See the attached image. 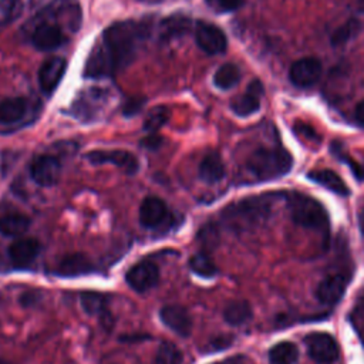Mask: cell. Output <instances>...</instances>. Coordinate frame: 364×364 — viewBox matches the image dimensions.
Returning a JSON list of instances; mask_svg holds the SVG:
<instances>
[{
    "mask_svg": "<svg viewBox=\"0 0 364 364\" xmlns=\"http://www.w3.org/2000/svg\"><path fill=\"white\" fill-rule=\"evenodd\" d=\"M145 33V26L132 20L117 21L107 27L101 41L92 47L85 61L84 77L105 78L131 64Z\"/></svg>",
    "mask_w": 364,
    "mask_h": 364,
    "instance_id": "1",
    "label": "cell"
},
{
    "mask_svg": "<svg viewBox=\"0 0 364 364\" xmlns=\"http://www.w3.org/2000/svg\"><path fill=\"white\" fill-rule=\"evenodd\" d=\"M293 165L291 155L283 148H259L247 159V169L259 179H276L284 176Z\"/></svg>",
    "mask_w": 364,
    "mask_h": 364,
    "instance_id": "2",
    "label": "cell"
},
{
    "mask_svg": "<svg viewBox=\"0 0 364 364\" xmlns=\"http://www.w3.org/2000/svg\"><path fill=\"white\" fill-rule=\"evenodd\" d=\"M287 208L294 223L318 232H328V215L324 206L314 198L291 192L287 195Z\"/></svg>",
    "mask_w": 364,
    "mask_h": 364,
    "instance_id": "3",
    "label": "cell"
},
{
    "mask_svg": "<svg viewBox=\"0 0 364 364\" xmlns=\"http://www.w3.org/2000/svg\"><path fill=\"white\" fill-rule=\"evenodd\" d=\"M304 343L310 358L318 364H331L338 358V346L327 333H310Z\"/></svg>",
    "mask_w": 364,
    "mask_h": 364,
    "instance_id": "4",
    "label": "cell"
},
{
    "mask_svg": "<svg viewBox=\"0 0 364 364\" xmlns=\"http://www.w3.org/2000/svg\"><path fill=\"white\" fill-rule=\"evenodd\" d=\"M87 161L92 165H102V164H114L115 166L121 168L125 173L134 175L139 169V164L135 155L128 151L122 149H97L87 154Z\"/></svg>",
    "mask_w": 364,
    "mask_h": 364,
    "instance_id": "5",
    "label": "cell"
},
{
    "mask_svg": "<svg viewBox=\"0 0 364 364\" xmlns=\"http://www.w3.org/2000/svg\"><path fill=\"white\" fill-rule=\"evenodd\" d=\"M323 73L321 61L316 57H303L294 61L289 71V78L293 85L299 88H309L314 85Z\"/></svg>",
    "mask_w": 364,
    "mask_h": 364,
    "instance_id": "6",
    "label": "cell"
},
{
    "mask_svg": "<svg viewBox=\"0 0 364 364\" xmlns=\"http://www.w3.org/2000/svg\"><path fill=\"white\" fill-rule=\"evenodd\" d=\"M195 40L198 47L206 54H220L228 47V38L225 33L215 24L199 21L195 30Z\"/></svg>",
    "mask_w": 364,
    "mask_h": 364,
    "instance_id": "7",
    "label": "cell"
},
{
    "mask_svg": "<svg viewBox=\"0 0 364 364\" xmlns=\"http://www.w3.org/2000/svg\"><path fill=\"white\" fill-rule=\"evenodd\" d=\"M125 280L131 289L142 293L158 283L159 269L154 262H139L127 272Z\"/></svg>",
    "mask_w": 364,
    "mask_h": 364,
    "instance_id": "8",
    "label": "cell"
},
{
    "mask_svg": "<svg viewBox=\"0 0 364 364\" xmlns=\"http://www.w3.org/2000/svg\"><path fill=\"white\" fill-rule=\"evenodd\" d=\"M61 172V164L51 155H40L34 158L30 166L33 181L40 186H53L57 183Z\"/></svg>",
    "mask_w": 364,
    "mask_h": 364,
    "instance_id": "9",
    "label": "cell"
},
{
    "mask_svg": "<svg viewBox=\"0 0 364 364\" xmlns=\"http://www.w3.org/2000/svg\"><path fill=\"white\" fill-rule=\"evenodd\" d=\"M350 276L344 272L327 274L317 286L316 296L323 304H336L344 294Z\"/></svg>",
    "mask_w": 364,
    "mask_h": 364,
    "instance_id": "10",
    "label": "cell"
},
{
    "mask_svg": "<svg viewBox=\"0 0 364 364\" xmlns=\"http://www.w3.org/2000/svg\"><path fill=\"white\" fill-rule=\"evenodd\" d=\"M31 43L40 51H53L64 43V34L57 23L41 21L31 33Z\"/></svg>",
    "mask_w": 364,
    "mask_h": 364,
    "instance_id": "11",
    "label": "cell"
},
{
    "mask_svg": "<svg viewBox=\"0 0 364 364\" xmlns=\"http://www.w3.org/2000/svg\"><path fill=\"white\" fill-rule=\"evenodd\" d=\"M65 70L67 61L61 57H51L43 63L38 70V84L46 95H51L55 91Z\"/></svg>",
    "mask_w": 364,
    "mask_h": 364,
    "instance_id": "12",
    "label": "cell"
},
{
    "mask_svg": "<svg viewBox=\"0 0 364 364\" xmlns=\"http://www.w3.org/2000/svg\"><path fill=\"white\" fill-rule=\"evenodd\" d=\"M166 203L156 196H146L139 206V222L146 229H155L168 219Z\"/></svg>",
    "mask_w": 364,
    "mask_h": 364,
    "instance_id": "13",
    "label": "cell"
},
{
    "mask_svg": "<svg viewBox=\"0 0 364 364\" xmlns=\"http://www.w3.org/2000/svg\"><path fill=\"white\" fill-rule=\"evenodd\" d=\"M159 317L162 323L169 327L173 333L186 337L191 334L192 330V318L188 310L182 306H175V304H168L164 306L159 310Z\"/></svg>",
    "mask_w": 364,
    "mask_h": 364,
    "instance_id": "14",
    "label": "cell"
},
{
    "mask_svg": "<svg viewBox=\"0 0 364 364\" xmlns=\"http://www.w3.org/2000/svg\"><path fill=\"white\" fill-rule=\"evenodd\" d=\"M263 95V84L259 80H253L247 90L232 101L230 108L237 117H249L259 111L260 108V98Z\"/></svg>",
    "mask_w": 364,
    "mask_h": 364,
    "instance_id": "15",
    "label": "cell"
},
{
    "mask_svg": "<svg viewBox=\"0 0 364 364\" xmlns=\"http://www.w3.org/2000/svg\"><path fill=\"white\" fill-rule=\"evenodd\" d=\"M91 272H94V266L91 260L82 253L67 255L54 267V273L63 277H74L88 274Z\"/></svg>",
    "mask_w": 364,
    "mask_h": 364,
    "instance_id": "16",
    "label": "cell"
},
{
    "mask_svg": "<svg viewBox=\"0 0 364 364\" xmlns=\"http://www.w3.org/2000/svg\"><path fill=\"white\" fill-rule=\"evenodd\" d=\"M40 252V243L34 237L16 239L9 246V257L17 266H26L31 263Z\"/></svg>",
    "mask_w": 364,
    "mask_h": 364,
    "instance_id": "17",
    "label": "cell"
},
{
    "mask_svg": "<svg viewBox=\"0 0 364 364\" xmlns=\"http://www.w3.org/2000/svg\"><path fill=\"white\" fill-rule=\"evenodd\" d=\"M81 307L85 313L91 316H100L102 323L108 326V321H112L108 310V296L98 291H82L80 296Z\"/></svg>",
    "mask_w": 364,
    "mask_h": 364,
    "instance_id": "18",
    "label": "cell"
},
{
    "mask_svg": "<svg viewBox=\"0 0 364 364\" xmlns=\"http://www.w3.org/2000/svg\"><path fill=\"white\" fill-rule=\"evenodd\" d=\"M310 181L324 186L326 189L341 195V196H347L350 193V189L347 186V183L341 179V176H338L337 172L331 171V169H317V171H310L306 175Z\"/></svg>",
    "mask_w": 364,
    "mask_h": 364,
    "instance_id": "19",
    "label": "cell"
},
{
    "mask_svg": "<svg viewBox=\"0 0 364 364\" xmlns=\"http://www.w3.org/2000/svg\"><path fill=\"white\" fill-rule=\"evenodd\" d=\"M225 176V165L219 154H208L199 164V178L206 183H216Z\"/></svg>",
    "mask_w": 364,
    "mask_h": 364,
    "instance_id": "20",
    "label": "cell"
},
{
    "mask_svg": "<svg viewBox=\"0 0 364 364\" xmlns=\"http://www.w3.org/2000/svg\"><path fill=\"white\" fill-rule=\"evenodd\" d=\"M27 112V101L21 97H11L0 101V124H16Z\"/></svg>",
    "mask_w": 364,
    "mask_h": 364,
    "instance_id": "21",
    "label": "cell"
},
{
    "mask_svg": "<svg viewBox=\"0 0 364 364\" xmlns=\"http://www.w3.org/2000/svg\"><path fill=\"white\" fill-rule=\"evenodd\" d=\"M30 219L23 213H10L0 218V233L7 237H17L27 232Z\"/></svg>",
    "mask_w": 364,
    "mask_h": 364,
    "instance_id": "22",
    "label": "cell"
},
{
    "mask_svg": "<svg viewBox=\"0 0 364 364\" xmlns=\"http://www.w3.org/2000/svg\"><path fill=\"white\" fill-rule=\"evenodd\" d=\"M252 317V307L245 300H233L226 304L223 310V318L232 326L246 323Z\"/></svg>",
    "mask_w": 364,
    "mask_h": 364,
    "instance_id": "23",
    "label": "cell"
},
{
    "mask_svg": "<svg viewBox=\"0 0 364 364\" xmlns=\"http://www.w3.org/2000/svg\"><path fill=\"white\" fill-rule=\"evenodd\" d=\"M299 358L297 347L290 341H282L269 351L270 364H294Z\"/></svg>",
    "mask_w": 364,
    "mask_h": 364,
    "instance_id": "24",
    "label": "cell"
},
{
    "mask_svg": "<svg viewBox=\"0 0 364 364\" xmlns=\"http://www.w3.org/2000/svg\"><path fill=\"white\" fill-rule=\"evenodd\" d=\"M240 81V70L236 64L226 63L213 74V84L220 90L233 88Z\"/></svg>",
    "mask_w": 364,
    "mask_h": 364,
    "instance_id": "25",
    "label": "cell"
},
{
    "mask_svg": "<svg viewBox=\"0 0 364 364\" xmlns=\"http://www.w3.org/2000/svg\"><path fill=\"white\" fill-rule=\"evenodd\" d=\"M182 358V351L173 343L162 341L156 350L154 364H181Z\"/></svg>",
    "mask_w": 364,
    "mask_h": 364,
    "instance_id": "26",
    "label": "cell"
},
{
    "mask_svg": "<svg viewBox=\"0 0 364 364\" xmlns=\"http://www.w3.org/2000/svg\"><path fill=\"white\" fill-rule=\"evenodd\" d=\"M189 267L193 273L202 277H213L218 272L216 264L206 253H196L189 259Z\"/></svg>",
    "mask_w": 364,
    "mask_h": 364,
    "instance_id": "27",
    "label": "cell"
},
{
    "mask_svg": "<svg viewBox=\"0 0 364 364\" xmlns=\"http://www.w3.org/2000/svg\"><path fill=\"white\" fill-rule=\"evenodd\" d=\"M24 10L23 0H0V27L11 24Z\"/></svg>",
    "mask_w": 364,
    "mask_h": 364,
    "instance_id": "28",
    "label": "cell"
},
{
    "mask_svg": "<svg viewBox=\"0 0 364 364\" xmlns=\"http://www.w3.org/2000/svg\"><path fill=\"white\" fill-rule=\"evenodd\" d=\"M169 119V109L168 107H164V105H159V107H155L154 109H151L145 118V122H144V129L145 131H149V132H155L158 131L162 125H165Z\"/></svg>",
    "mask_w": 364,
    "mask_h": 364,
    "instance_id": "29",
    "label": "cell"
},
{
    "mask_svg": "<svg viewBox=\"0 0 364 364\" xmlns=\"http://www.w3.org/2000/svg\"><path fill=\"white\" fill-rule=\"evenodd\" d=\"M361 30V24L357 20H348L343 26H340L333 34H331V44L340 46L347 43L350 38H353L358 31Z\"/></svg>",
    "mask_w": 364,
    "mask_h": 364,
    "instance_id": "30",
    "label": "cell"
},
{
    "mask_svg": "<svg viewBox=\"0 0 364 364\" xmlns=\"http://www.w3.org/2000/svg\"><path fill=\"white\" fill-rule=\"evenodd\" d=\"M189 27V21L183 17H178V18H171L166 23H164V28H162V37H173V36H179L182 33L186 31V28Z\"/></svg>",
    "mask_w": 364,
    "mask_h": 364,
    "instance_id": "31",
    "label": "cell"
},
{
    "mask_svg": "<svg viewBox=\"0 0 364 364\" xmlns=\"http://www.w3.org/2000/svg\"><path fill=\"white\" fill-rule=\"evenodd\" d=\"M144 102H145V100L144 98H131V100H128L125 104H124V108H122V111H124V114L125 115H134V114H136L139 109H141V107L144 105Z\"/></svg>",
    "mask_w": 364,
    "mask_h": 364,
    "instance_id": "32",
    "label": "cell"
},
{
    "mask_svg": "<svg viewBox=\"0 0 364 364\" xmlns=\"http://www.w3.org/2000/svg\"><path fill=\"white\" fill-rule=\"evenodd\" d=\"M162 144H164L162 136L155 135V134H152V135H149V136H146V138H144V139L141 141V146H144V148H146V149H149V151L158 149Z\"/></svg>",
    "mask_w": 364,
    "mask_h": 364,
    "instance_id": "33",
    "label": "cell"
},
{
    "mask_svg": "<svg viewBox=\"0 0 364 364\" xmlns=\"http://www.w3.org/2000/svg\"><path fill=\"white\" fill-rule=\"evenodd\" d=\"M243 0H218V6L223 11H233L240 7Z\"/></svg>",
    "mask_w": 364,
    "mask_h": 364,
    "instance_id": "34",
    "label": "cell"
},
{
    "mask_svg": "<svg viewBox=\"0 0 364 364\" xmlns=\"http://www.w3.org/2000/svg\"><path fill=\"white\" fill-rule=\"evenodd\" d=\"M294 129L297 131V132H300V134H304L307 138H313V139H316L317 138V135H316V132H314V129L311 128V127H309V125H306V124H303V122H297L296 125H294Z\"/></svg>",
    "mask_w": 364,
    "mask_h": 364,
    "instance_id": "35",
    "label": "cell"
},
{
    "mask_svg": "<svg viewBox=\"0 0 364 364\" xmlns=\"http://www.w3.org/2000/svg\"><path fill=\"white\" fill-rule=\"evenodd\" d=\"M354 118H355V121H357L358 124L364 125V100L355 105Z\"/></svg>",
    "mask_w": 364,
    "mask_h": 364,
    "instance_id": "36",
    "label": "cell"
},
{
    "mask_svg": "<svg viewBox=\"0 0 364 364\" xmlns=\"http://www.w3.org/2000/svg\"><path fill=\"white\" fill-rule=\"evenodd\" d=\"M358 228H360L361 233L364 235V205L361 206V209L358 212Z\"/></svg>",
    "mask_w": 364,
    "mask_h": 364,
    "instance_id": "37",
    "label": "cell"
},
{
    "mask_svg": "<svg viewBox=\"0 0 364 364\" xmlns=\"http://www.w3.org/2000/svg\"><path fill=\"white\" fill-rule=\"evenodd\" d=\"M142 3H146V4H158V3H161V1H164V0H141Z\"/></svg>",
    "mask_w": 364,
    "mask_h": 364,
    "instance_id": "38",
    "label": "cell"
},
{
    "mask_svg": "<svg viewBox=\"0 0 364 364\" xmlns=\"http://www.w3.org/2000/svg\"><path fill=\"white\" fill-rule=\"evenodd\" d=\"M357 3H358V9L364 13V0H357Z\"/></svg>",
    "mask_w": 364,
    "mask_h": 364,
    "instance_id": "39",
    "label": "cell"
},
{
    "mask_svg": "<svg viewBox=\"0 0 364 364\" xmlns=\"http://www.w3.org/2000/svg\"><path fill=\"white\" fill-rule=\"evenodd\" d=\"M0 364H6V363H4V361H3V360H0Z\"/></svg>",
    "mask_w": 364,
    "mask_h": 364,
    "instance_id": "40",
    "label": "cell"
},
{
    "mask_svg": "<svg viewBox=\"0 0 364 364\" xmlns=\"http://www.w3.org/2000/svg\"><path fill=\"white\" fill-rule=\"evenodd\" d=\"M363 169H364V168H363Z\"/></svg>",
    "mask_w": 364,
    "mask_h": 364,
    "instance_id": "41",
    "label": "cell"
}]
</instances>
